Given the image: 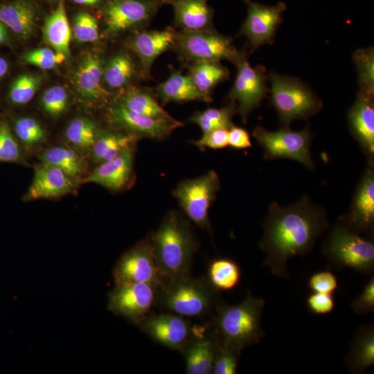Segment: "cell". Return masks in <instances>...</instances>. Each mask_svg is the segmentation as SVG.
Instances as JSON below:
<instances>
[{"instance_id":"1","label":"cell","mask_w":374,"mask_h":374,"mask_svg":"<svg viewBox=\"0 0 374 374\" xmlns=\"http://www.w3.org/2000/svg\"><path fill=\"white\" fill-rule=\"evenodd\" d=\"M328 226L325 211L308 197L287 206L271 203L260 242L264 265L274 276L290 278L288 260L309 253Z\"/></svg>"},{"instance_id":"2","label":"cell","mask_w":374,"mask_h":374,"mask_svg":"<svg viewBox=\"0 0 374 374\" xmlns=\"http://www.w3.org/2000/svg\"><path fill=\"white\" fill-rule=\"evenodd\" d=\"M163 280L190 274L199 242L190 222L178 211H170L149 235Z\"/></svg>"},{"instance_id":"3","label":"cell","mask_w":374,"mask_h":374,"mask_svg":"<svg viewBox=\"0 0 374 374\" xmlns=\"http://www.w3.org/2000/svg\"><path fill=\"white\" fill-rule=\"evenodd\" d=\"M264 307V299L250 292L238 304L220 303L215 308L212 332L220 341L241 353L265 335L261 326Z\"/></svg>"},{"instance_id":"4","label":"cell","mask_w":374,"mask_h":374,"mask_svg":"<svg viewBox=\"0 0 374 374\" xmlns=\"http://www.w3.org/2000/svg\"><path fill=\"white\" fill-rule=\"evenodd\" d=\"M217 292L206 278H193L188 274L164 279L157 290L156 303L181 317H199L220 303Z\"/></svg>"},{"instance_id":"5","label":"cell","mask_w":374,"mask_h":374,"mask_svg":"<svg viewBox=\"0 0 374 374\" xmlns=\"http://www.w3.org/2000/svg\"><path fill=\"white\" fill-rule=\"evenodd\" d=\"M271 105L283 125L295 120H306L317 114L323 106L321 100L296 78L269 72Z\"/></svg>"},{"instance_id":"6","label":"cell","mask_w":374,"mask_h":374,"mask_svg":"<svg viewBox=\"0 0 374 374\" xmlns=\"http://www.w3.org/2000/svg\"><path fill=\"white\" fill-rule=\"evenodd\" d=\"M322 253L331 267H349L364 275L374 271L373 242L363 238L341 220L330 231Z\"/></svg>"},{"instance_id":"7","label":"cell","mask_w":374,"mask_h":374,"mask_svg":"<svg viewBox=\"0 0 374 374\" xmlns=\"http://www.w3.org/2000/svg\"><path fill=\"white\" fill-rule=\"evenodd\" d=\"M173 47L191 65L222 60L235 64L241 52L234 46L231 37L213 30L177 32Z\"/></svg>"},{"instance_id":"8","label":"cell","mask_w":374,"mask_h":374,"mask_svg":"<svg viewBox=\"0 0 374 374\" xmlns=\"http://www.w3.org/2000/svg\"><path fill=\"white\" fill-rule=\"evenodd\" d=\"M220 187L219 176L211 170L202 175L179 183L172 195L189 220L202 229L210 230L208 211Z\"/></svg>"},{"instance_id":"9","label":"cell","mask_w":374,"mask_h":374,"mask_svg":"<svg viewBox=\"0 0 374 374\" xmlns=\"http://www.w3.org/2000/svg\"><path fill=\"white\" fill-rule=\"evenodd\" d=\"M252 134L263 148L266 159H289L300 162L310 170L314 169L310 152L312 135L308 127L293 131L290 125H283L278 130L270 132L258 126Z\"/></svg>"},{"instance_id":"10","label":"cell","mask_w":374,"mask_h":374,"mask_svg":"<svg viewBox=\"0 0 374 374\" xmlns=\"http://www.w3.org/2000/svg\"><path fill=\"white\" fill-rule=\"evenodd\" d=\"M235 64L238 71L228 98L238 103V114L246 123L251 112L260 105L269 92L268 75L263 66H251L245 51L240 52Z\"/></svg>"},{"instance_id":"11","label":"cell","mask_w":374,"mask_h":374,"mask_svg":"<svg viewBox=\"0 0 374 374\" xmlns=\"http://www.w3.org/2000/svg\"><path fill=\"white\" fill-rule=\"evenodd\" d=\"M113 276L116 285L143 283L157 290L161 285V278L155 262L149 238L142 240L127 251L118 260Z\"/></svg>"},{"instance_id":"12","label":"cell","mask_w":374,"mask_h":374,"mask_svg":"<svg viewBox=\"0 0 374 374\" xmlns=\"http://www.w3.org/2000/svg\"><path fill=\"white\" fill-rule=\"evenodd\" d=\"M245 2L247 5V16L239 35L247 38L251 52H253L260 46L274 43L287 7L283 2L274 6H266L251 0Z\"/></svg>"},{"instance_id":"13","label":"cell","mask_w":374,"mask_h":374,"mask_svg":"<svg viewBox=\"0 0 374 374\" xmlns=\"http://www.w3.org/2000/svg\"><path fill=\"white\" fill-rule=\"evenodd\" d=\"M157 288L143 283L116 285L109 294L108 309L137 325L156 303Z\"/></svg>"},{"instance_id":"14","label":"cell","mask_w":374,"mask_h":374,"mask_svg":"<svg viewBox=\"0 0 374 374\" xmlns=\"http://www.w3.org/2000/svg\"><path fill=\"white\" fill-rule=\"evenodd\" d=\"M108 114L116 126L137 139L161 140L183 125L177 120H161L135 113L118 103L109 107Z\"/></svg>"},{"instance_id":"15","label":"cell","mask_w":374,"mask_h":374,"mask_svg":"<svg viewBox=\"0 0 374 374\" xmlns=\"http://www.w3.org/2000/svg\"><path fill=\"white\" fill-rule=\"evenodd\" d=\"M137 326L158 344L181 352L193 334L190 323L172 313L149 314Z\"/></svg>"},{"instance_id":"16","label":"cell","mask_w":374,"mask_h":374,"mask_svg":"<svg viewBox=\"0 0 374 374\" xmlns=\"http://www.w3.org/2000/svg\"><path fill=\"white\" fill-rule=\"evenodd\" d=\"M166 0H117L105 10L107 33L115 34L148 22Z\"/></svg>"},{"instance_id":"17","label":"cell","mask_w":374,"mask_h":374,"mask_svg":"<svg viewBox=\"0 0 374 374\" xmlns=\"http://www.w3.org/2000/svg\"><path fill=\"white\" fill-rule=\"evenodd\" d=\"M354 231L371 233L374 228V169L369 165L354 194L349 213L341 220Z\"/></svg>"},{"instance_id":"18","label":"cell","mask_w":374,"mask_h":374,"mask_svg":"<svg viewBox=\"0 0 374 374\" xmlns=\"http://www.w3.org/2000/svg\"><path fill=\"white\" fill-rule=\"evenodd\" d=\"M349 130L366 156L368 164L374 161V96L357 92L348 113Z\"/></svg>"},{"instance_id":"19","label":"cell","mask_w":374,"mask_h":374,"mask_svg":"<svg viewBox=\"0 0 374 374\" xmlns=\"http://www.w3.org/2000/svg\"><path fill=\"white\" fill-rule=\"evenodd\" d=\"M73 179L57 167L41 163L35 168L34 177L24 199H48L69 194L75 187Z\"/></svg>"},{"instance_id":"20","label":"cell","mask_w":374,"mask_h":374,"mask_svg":"<svg viewBox=\"0 0 374 374\" xmlns=\"http://www.w3.org/2000/svg\"><path fill=\"white\" fill-rule=\"evenodd\" d=\"M134 148L130 147L115 158L99 163L84 181L98 184L114 191L121 190L133 175Z\"/></svg>"},{"instance_id":"21","label":"cell","mask_w":374,"mask_h":374,"mask_svg":"<svg viewBox=\"0 0 374 374\" xmlns=\"http://www.w3.org/2000/svg\"><path fill=\"white\" fill-rule=\"evenodd\" d=\"M104 62L97 53L88 52L81 59L75 73L78 91L87 101L99 103L107 100V91L102 86Z\"/></svg>"},{"instance_id":"22","label":"cell","mask_w":374,"mask_h":374,"mask_svg":"<svg viewBox=\"0 0 374 374\" xmlns=\"http://www.w3.org/2000/svg\"><path fill=\"white\" fill-rule=\"evenodd\" d=\"M176 31L171 28L163 30L142 31L130 42V48L139 57L147 78L153 62L163 52L174 46Z\"/></svg>"},{"instance_id":"23","label":"cell","mask_w":374,"mask_h":374,"mask_svg":"<svg viewBox=\"0 0 374 374\" xmlns=\"http://www.w3.org/2000/svg\"><path fill=\"white\" fill-rule=\"evenodd\" d=\"M217 338L212 330L207 335L192 334L181 350L188 374L212 373Z\"/></svg>"},{"instance_id":"24","label":"cell","mask_w":374,"mask_h":374,"mask_svg":"<svg viewBox=\"0 0 374 374\" xmlns=\"http://www.w3.org/2000/svg\"><path fill=\"white\" fill-rule=\"evenodd\" d=\"M172 5L177 26L186 31L212 30L213 13L206 0H166Z\"/></svg>"},{"instance_id":"25","label":"cell","mask_w":374,"mask_h":374,"mask_svg":"<svg viewBox=\"0 0 374 374\" xmlns=\"http://www.w3.org/2000/svg\"><path fill=\"white\" fill-rule=\"evenodd\" d=\"M374 363V327L362 325L356 330L350 349L344 358L349 372L362 373Z\"/></svg>"},{"instance_id":"26","label":"cell","mask_w":374,"mask_h":374,"mask_svg":"<svg viewBox=\"0 0 374 374\" xmlns=\"http://www.w3.org/2000/svg\"><path fill=\"white\" fill-rule=\"evenodd\" d=\"M163 103L202 101L211 103L212 98L202 93L195 86L190 77L179 71L172 72L170 76L155 88Z\"/></svg>"},{"instance_id":"27","label":"cell","mask_w":374,"mask_h":374,"mask_svg":"<svg viewBox=\"0 0 374 374\" xmlns=\"http://www.w3.org/2000/svg\"><path fill=\"white\" fill-rule=\"evenodd\" d=\"M0 22L19 37L27 39L35 28V8L30 1L26 0L0 5Z\"/></svg>"},{"instance_id":"28","label":"cell","mask_w":374,"mask_h":374,"mask_svg":"<svg viewBox=\"0 0 374 374\" xmlns=\"http://www.w3.org/2000/svg\"><path fill=\"white\" fill-rule=\"evenodd\" d=\"M44 39L54 51L69 55L71 30L66 17L64 3L61 0L56 9L48 15L43 28Z\"/></svg>"},{"instance_id":"29","label":"cell","mask_w":374,"mask_h":374,"mask_svg":"<svg viewBox=\"0 0 374 374\" xmlns=\"http://www.w3.org/2000/svg\"><path fill=\"white\" fill-rule=\"evenodd\" d=\"M138 140L126 133L99 132L91 148L92 157L98 163L111 160L123 150L134 146Z\"/></svg>"},{"instance_id":"30","label":"cell","mask_w":374,"mask_h":374,"mask_svg":"<svg viewBox=\"0 0 374 374\" xmlns=\"http://www.w3.org/2000/svg\"><path fill=\"white\" fill-rule=\"evenodd\" d=\"M118 103L139 114L161 120H176L150 93L136 87H128L120 96Z\"/></svg>"},{"instance_id":"31","label":"cell","mask_w":374,"mask_h":374,"mask_svg":"<svg viewBox=\"0 0 374 374\" xmlns=\"http://www.w3.org/2000/svg\"><path fill=\"white\" fill-rule=\"evenodd\" d=\"M42 163L60 168L70 177L80 176L85 168L82 157L75 149L66 146H53L39 155Z\"/></svg>"},{"instance_id":"32","label":"cell","mask_w":374,"mask_h":374,"mask_svg":"<svg viewBox=\"0 0 374 374\" xmlns=\"http://www.w3.org/2000/svg\"><path fill=\"white\" fill-rule=\"evenodd\" d=\"M189 76L202 93L212 98V90L218 84L228 80L229 71L220 62H203L192 64Z\"/></svg>"},{"instance_id":"33","label":"cell","mask_w":374,"mask_h":374,"mask_svg":"<svg viewBox=\"0 0 374 374\" xmlns=\"http://www.w3.org/2000/svg\"><path fill=\"white\" fill-rule=\"evenodd\" d=\"M207 280L217 291H228L235 288L241 278L238 264L228 258L213 260L208 265Z\"/></svg>"},{"instance_id":"34","label":"cell","mask_w":374,"mask_h":374,"mask_svg":"<svg viewBox=\"0 0 374 374\" xmlns=\"http://www.w3.org/2000/svg\"><path fill=\"white\" fill-rule=\"evenodd\" d=\"M238 113L236 103L229 100V103L220 108H208L204 111L195 112L188 122L199 127L202 133L217 130L229 129L233 125V117Z\"/></svg>"},{"instance_id":"35","label":"cell","mask_w":374,"mask_h":374,"mask_svg":"<svg viewBox=\"0 0 374 374\" xmlns=\"http://www.w3.org/2000/svg\"><path fill=\"white\" fill-rule=\"evenodd\" d=\"M134 73V63L126 53L114 55L105 66L103 80L111 88L117 89L125 85Z\"/></svg>"},{"instance_id":"36","label":"cell","mask_w":374,"mask_h":374,"mask_svg":"<svg viewBox=\"0 0 374 374\" xmlns=\"http://www.w3.org/2000/svg\"><path fill=\"white\" fill-rule=\"evenodd\" d=\"M98 132L96 124L91 120L79 117L74 118L68 125L65 136L75 148L86 151L91 150Z\"/></svg>"},{"instance_id":"37","label":"cell","mask_w":374,"mask_h":374,"mask_svg":"<svg viewBox=\"0 0 374 374\" xmlns=\"http://www.w3.org/2000/svg\"><path fill=\"white\" fill-rule=\"evenodd\" d=\"M357 75L359 92L374 96V50L373 47L357 49L353 55Z\"/></svg>"},{"instance_id":"38","label":"cell","mask_w":374,"mask_h":374,"mask_svg":"<svg viewBox=\"0 0 374 374\" xmlns=\"http://www.w3.org/2000/svg\"><path fill=\"white\" fill-rule=\"evenodd\" d=\"M38 75L25 73L17 77L11 85L9 97L12 103L24 105L30 101L40 85Z\"/></svg>"},{"instance_id":"39","label":"cell","mask_w":374,"mask_h":374,"mask_svg":"<svg viewBox=\"0 0 374 374\" xmlns=\"http://www.w3.org/2000/svg\"><path fill=\"white\" fill-rule=\"evenodd\" d=\"M240 355V353L235 350L233 347L222 342L217 338L212 373H237L238 358Z\"/></svg>"},{"instance_id":"40","label":"cell","mask_w":374,"mask_h":374,"mask_svg":"<svg viewBox=\"0 0 374 374\" xmlns=\"http://www.w3.org/2000/svg\"><path fill=\"white\" fill-rule=\"evenodd\" d=\"M15 131L21 142L28 147L41 143L46 136L42 125L31 117H23L17 120Z\"/></svg>"},{"instance_id":"41","label":"cell","mask_w":374,"mask_h":374,"mask_svg":"<svg viewBox=\"0 0 374 374\" xmlns=\"http://www.w3.org/2000/svg\"><path fill=\"white\" fill-rule=\"evenodd\" d=\"M73 32L78 42H93L99 36L97 21L88 12H79L74 18Z\"/></svg>"},{"instance_id":"42","label":"cell","mask_w":374,"mask_h":374,"mask_svg":"<svg viewBox=\"0 0 374 374\" xmlns=\"http://www.w3.org/2000/svg\"><path fill=\"white\" fill-rule=\"evenodd\" d=\"M66 57L63 53L49 48H42L28 51L24 55L23 60L26 64L37 66L42 69H51L62 63Z\"/></svg>"},{"instance_id":"43","label":"cell","mask_w":374,"mask_h":374,"mask_svg":"<svg viewBox=\"0 0 374 374\" xmlns=\"http://www.w3.org/2000/svg\"><path fill=\"white\" fill-rule=\"evenodd\" d=\"M42 105L48 114L53 117L58 116L67 107L68 95L66 89L61 86L49 88L43 94Z\"/></svg>"},{"instance_id":"44","label":"cell","mask_w":374,"mask_h":374,"mask_svg":"<svg viewBox=\"0 0 374 374\" xmlns=\"http://www.w3.org/2000/svg\"><path fill=\"white\" fill-rule=\"evenodd\" d=\"M21 159L19 147L8 125H0V161H17Z\"/></svg>"},{"instance_id":"45","label":"cell","mask_w":374,"mask_h":374,"mask_svg":"<svg viewBox=\"0 0 374 374\" xmlns=\"http://www.w3.org/2000/svg\"><path fill=\"white\" fill-rule=\"evenodd\" d=\"M350 308L358 315H364L374 310V276H372L359 296L350 304Z\"/></svg>"},{"instance_id":"46","label":"cell","mask_w":374,"mask_h":374,"mask_svg":"<svg viewBox=\"0 0 374 374\" xmlns=\"http://www.w3.org/2000/svg\"><path fill=\"white\" fill-rule=\"evenodd\" d=\"M308 286L314 292L333 294L338 283L334 274L326 270L313 274L308 280Z\"/></svg>"},{"instance_id":"47","label":"cell","mask_w":374,"mask_h":374,"mask_svg":"<svg viewBox=\"0 0 374 374\" xmlns=\"http://www.w3.org/2000/svg\"><path fill=\"white\" fill-rule=\"evenodd\" d=\"M229 129H217L203 133L201 138L193 141V144L200 150L206 148L211 149H223L228 146Z\"/></svg>"},{"instance_id":"48","label":"cell","mask_w":374,"mask_h":374,"mask_svg":"<svg viewBox=\"0 0 374 374\" xmlns=\"http://www.w3.org/2000/svg\"><path fill=\"white\" fill-rule=\"evenodd\" d=\"M306 303L310 311L314 314H328L335 308V298L332 294L313 292L307 298Z\"/></svg>"},{"instance_id":"49","label":"cell","mask_w":374,"mask_h":374,"mask_svg":"<svg viewBox=\"0 0 374 374\" xmlns=\"http://www.w3.org/2000/svg\"><path fill=\"white\" fill-rule=\"evenodd\" d=\"M228 146L243 150L251 146L250 135L242 127L233 125L228 130Z\"/></svg>"},{"instance_id":"50","label":"cell","mask_w":374,"mask_h":374,"mask_svg":"<svg viewBox=\"0 0 374 374\" xmlns=\"http://www.w3.org/2000/svg\"><path fill=\"white\" fill-rule=\"evenodd\" d=\"M8 37V33L6 26L0 22V44L6 42Z\"/></svg>"},{"instance_id":"51","label":"cell","mask_w":374,"mask_h":374,"mask_svg":"<svg viewBox=\"0 0 374 374\" xmlns=\"http://www.w3.org/2000/svg\"><path fill=\"white\" fill-rule=\"evenodd\" d=\"M8 64L5 59L0 57V78H2L7 72Z\"/></svg>"},{"instance_id":"52","label":"cell","mask_w":374,"mask_h":374,"mask_svg":"<svg viewBox=\"0 0 374 374\" xmlns=\"http://www.w3.org/2000/svg\"><path fill=\"white\" fill-rule=\"evenodd\" d=\"M75 3L79 4H85V5H93L97 3L99 0H73Z\"/></svg>"}]
</instances>
